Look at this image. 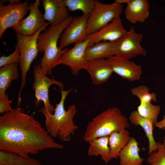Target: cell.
<instances>
[{
    "instance_id": "1",
    "label": "cell",
    "mask_w": 165,
    "mask_h": 165,
    "mask_svg": "<svg viewBox=\"0 0 165 165\" xmlns=\"http://www.w3.org/2000/svg\"><path fill=\"white\" fill-rule=\"evenodd\" d=\"M41 124L19 107L0 116V150L25 158L49 148L62 149Z\"/></svg>"
},
{
    "instance_id": "2",
    "label": "cell",
    "mask_w": 165,
    "mask_h": 165,
    "mask_svg": "<svg viewBox=\"0 0 165 165\" xmlns=\"http://www.w3.org/2000/svg\"><path fill=\"white\" fill-rule=\"evenodd\" d=\"M73 90H64L61 89V98L57 104L54 113L51 114L43 107L40 112L45 116L46 131L52 137H58L64 141L71 140V135H74L78 126L74 122L73 118L77 111L75 105L69 106L67 110L64 108V103L68 94Z\"/></svg>"
},
{
    "instance_id": "3",
    "label": "cell",
    "mask_w": 165,
    "mask_h": 165,
    "mask_svg": "<svg viewBox=\"0 0 165 165\" xmlns=\"http://www.w3.org/2000/svg\"><path fill=\"white\" fill-rule=\"evenodd\" d=\"M73 18L70 16L67 20L58 24L50 26L40 33L37 39V47L40 53H44L40 61L41 70L45 75H51L52 69L60 64L62 55L68 50L62 49L57 46V41L61 34Z\"/></svg>"
},
{
    "instance_id": "4",
    "label": "cell",
    "mask_w": 165,
    "mask_h": 165,
    "mask_svg": "<svg viewBox=\"0 0 165 165\" xmlns=\"http://www.w3.org/2000/svg\"><path fill=\"white\" fill-rule=\"evenodd\" d=\"M127 118L117 107L109 108L94 118L88 123L83 136L88 142L94 139L109 136L112 133L128 128Z\"/></svg>"
},
{
    "instance_id": "5",
    "label": "cell",
    "mask_w": 165,
    "mask_h": 165,
    "mask_svg": "<svg viewBox=\"0 0 165 165\" xmlns=\"http://www.w3.org/2000/svg\"><path fill=\"white\" fill-rule=\"evenodd\" d=\"M47 23L38 31L31 36H25L20 34H16L17 46L20 55V68L21 71V83L19 91L17 104L20 105L21 101V93L26 84L27 73L31 65L36 58L39 52L37 47V39L40 33L46 29L49 25Z\"/></svg>"
},
{
    "instance_id": "6",
    "label": "cell",
    "mask_w": 165,
    "mask_h": 165,
    "mask_svg": "<svg viewBox=\"0 0 165 165\" xmlns=\"http://www.w3.org/2000/svg\"><path fill=\"white\" fill-rule=\"evenodd\" d=\"M123 8V5L115 2L104 4L95 0L94 7L87 22V35L97 31L116 18L120 16Z\"/></svg>"
},
{
    "instance_id": "7",
    "label": "cell",
    "mask_w": 165,
    "mask_h": 165,
    "mask_svg": "<svg viewBox=\"0 0 165 165\" xmlns=\"http://www.w3.org/2000/svg\"><path fill=\"white\" fill-rule=\"evenodd\" d=\"M143 38V35L136 33L134 27L131 26L123 36L114 42V56L129 59L138 56H146L145 50L140 45Z\"/></svg>"
},
{
    "instance_id": "8",
    "label": "cell",
    "mask_w": 165,
    "mask_h": 165,
    "mask_svg": "<svg viewBox=\"0 0 165 165\" xmlns=\"http://www.w3.org/2000/svg\"><path fill=\"white\" fill-rule=\"evenodd\" d=\"M7 5L0 2V38L8 28L16 25L24 19L29 10L27 1L9 0Z\"/></svg>"
},
{
    "instance_id": "9",
    "label": "cell",
    "mask_w": 165,
    "mask_h": 165,
    "mask_svg": "<svg viewBox=\"0 0 165 165\" xmlns=\"http://www.w3.org/2000/svg\"><path fill=\"white\" fill-rule=\"evenodd\" d=\"M33 75L34 82L32 86L35 91L36 104L40 101L44 102V108L49 112L53 114L55 110L54 106L51 105L49 97V89L53 84L58 85L61 89H63L64 86L62 82L55 80L53 78H50L42 72L40 64H36L33 69Z\"/></svg>"
},
{
    "instance_id": "10",
    "label": "cell",
    "mask_w": 165,
    "mask_h": 165,
    "mask_svg": "<svg viewBox=\"0 0 165 165\" xmlns=\"http://www.w3.org/2000/svg\"><path fill=\"white\" fill-rule=\"evenodd\" d=\"M89 16V15H82L73 17L60 36L59 46L61 48L63 49L70 44L83 41L87 38Z\"/></svg>"
},
{
    "instance_id": "11",
    "label": "cell",
    "mask_w": 165,
    "mask_h": 165,
    "mask_svg": "<svg viewBox=\"0 0 165 165\" xmlns=\"http://www.w3.org/2000/svg\"><path fill=\"white\" fill-rule=\"evenodd\" d=\"M40 1L36 0L29 4V14L19 23L12 28L16 34L25 36H31L47 23L39 9Z\"/></svg>"
},
{
    "instance_id": "12",
    "label": "cell",
    "mask_w": 165,
    "mask_h": 165,
    "mask_svg": "<svg viewBox=\"0 0 165 165\" xmlns=\"http://www.w3.org/2000/svg\"><path fill=\"white\" fill-rule=\"evenodd\" d=\"M90 41V38L87 36L84 41L75 43L61 57L60 64L69 67L74 75L78 74L81 69H85L87 62L85 58V52Z\"/></svg>"
},
{
    "instance_id": "13",
    "label": "cell",
    "mask_w": 165,
    "mask_h": 165,
    "mask_svg": "<svg viewBox=\"0 0 165 165\" xmlns=\"http://www.w3.org/2000/svg\"><path fill=\"white\" fill-rule=\"evenodd\" d=\"M113 72L130 81L139 80L142 74L140 65L127 58L116 56L108 59Z\"/></svg>"
},
{
    "instance_id": "14",
    "label": "cell",
    "mask_w": 165,
    "mask_h": 165,
    "mask_svg": "<svg viewBox=\"0 0 165 165\" xmlns=\"http://www.w3.org/2000/svg\"><path fill=\"white\" fill-rule=\"evenodd\" d=\"M127 31L123 26L121 19L120 16L117 17L99 31L88 35L91 38L88 47L102 41L115 42Z\"/></svg>"
},
{
    "instance_id": "15",
    "label": "cell",
    "mask_w": 165,
    "mask_h": 165,
    "mask_svg": "<svg viewBox=\"0 0 165 165\" xmlns=\"http://www.w3.org/2000/svg\"><path fill=\"white\" fill-rule=\"evenodd\" d=\"M42 2L44 19L51 26L59 24L69 17L64 0H43Z\"/></svg>"
},
{
    "instance_id": "16",
    "label": "cell",
    "mask_w": 165,
    "mask_h": 165,
    "mask_svg": "<svg viewBox=\"0 0 165 165\" xmlns=\"http://www.w3.org/2000/svg\"><path fill=\"white\" fill-rule=\"evenodd\" d=\"M85 70L90 75L93 83L96 86L105 83L113 73L108 59L87 61Z\"/></svg>"
},
{
    "instance_id": "17",
    "label": "cell",
    "mask_w": 165,
    "mask_h": 165,
    "mask_svg": "<svg viewBox=\"0 0 165 165\" xmlns=\"http://www.w3.org/2000/svg\"><path fill=\"white\" fill-rule=\"evenodd\" d=\"M150 5L147 0H130L125 10L126 19L130 23H144L148 18Z\"/></svg>"
},
{
    "instance_id": "18",
    "label": "cell",
    "mask_w": 165,
    "mask_h": 165,
    "mask_svg": "<svg viewBox=\"0 0 165 165\" xmlns=\"http://www.w3.org/2000/svg\"><path fill=\"white\" fill-rule=\"evenodd\" d=\"M129 119L133 125L139 126L144 130L148 141V155L156 151L158 148V142H156L154 138L153 131L154 125L152 122L141 116L137 110L134 111L130 113Z\"/></svg>"
},
{
    "instance_id": "19",
    "label": "cell",
    "mask_w": 165,
    "mask_h": 165,
    "mask_svg": "<svg viewBox=\"0 0 165 165\" xmlns=\"http://www.w3.org/2000/svg\"><path fill=\"white\" fill-rule=\"evenodd\" d=\"M135 138H131L119 155V165H142L144 159L140 157V148Z\"/></svg>"
},
{
    "instance_id": "20",
    "label": "cell",
    "mask_w": 165,
    "mask_h": 165,
    "mask_svg": "<svg viewBox=\"0 0 165 165\" xmlns=\"http://www.w3.org/2000/svg\"><path fill=\"white\" fill-rule=\"evenodd\" d=\"M109 136L97 138L88 142V154L89 156L100 155L101 159L107 164L112 159L109 145Z\"/></svg>"
},
{
    "instance_id": "21",
    "label": "cell",
    "mask_w": 165,
    "mask_h": 165,
    "mask_svg": "<svg viewBox=\"0 0 165 165\" xmlns=\"http://www.w3.org/2000/svg\"><path fill=\"white\" fill-rule=\"evenodd\" d=\"M114 42L102 41L88 47L85 52L87 61L97 59H105L115 55Z\"/></svg>"
},
{
    "instance_id": "22",
    "label": "cell",
    "mask_w": 165,
    "mask_h": 165,
    "mask_svg": "<svg viewBox=\"0 0 165 165\" xmlns=\"http://www.w3.org/2000/svg\"><path fill=\"white\" fill-rule=\"evenodd\" d=\"M131 137L126 129L115 131L109 136V145L112 159L119 157L120 152L130 140Z\"/></svg>"
},
{
    "instance_id": "23",
    "label": "cell",
    "mask_w": 165,
    "mask_h": 165,
    "mask_svg": "<svg viewBox=\"0 0 165 165\" xmlns=\"http://www.w3.org/2000/svg\"><path fill=\"white\" fill-rule=\"evenodd\" d=\"M18 63L13 64L0 68V97L5 96L6 91L9 87L13 81L20 76Z\"/></svg>"
},
{
    "instance_id": "24",
    "label": "cell",
    "mask_w": 165,
    "mask_h": 165,
    "mask_svg": "<svg viewBox=\"0 0 165 165\" xmlns=\"http://www.w3.org/2000/svg\"><path fill=\"white\" fill-rule=\"evenodd\" d=\"M0 165H42L39 161L33 158H25L14 153L0 150Z\"/></svg>"
},
{
    "instance_id": "25",
    "label": "cell",
    "mask_w": 165,
    "mask_h": 165,
    "mask_svg": "<svg viewBox=\"0 0 165 165\" xmlns=\"http://www.w3.org/2000/svg\"><path fill=\"white\" fill-rule=\"evenodd\" d=\"M68 10L81 11L83 14L89 15L95 4L94 0H64Z\"/></svg>"
},
{
    "instance_id": "26",
    "label": "cell",
    "mask_w": 165,
    "mask_h": 165,
    "mask_svg": "<svg viewBox=\"0 0 165 165\" xmlns=\"http://www.w3.org/2000/svg\"><path fill=\"white\" fill-rule=\"evenodd\" d=\"M160 110V106L154 105L151 102H140L137 108L139 114L142 117L151 120L154 126L158 122L157 118Z\"/></svg>"
},
{
    "instance_id": "27",
    "label": "cell",
    "mask_w": 165,
    "mask_h": 165,
    "mask_svg": "<svg viewBox=\"0 0 165 165\" xmlns=\"http://www.w3.org/2000/svg\"><path fill=\"white\" fill-rule=\"evenodd\" d=\"M149 88L145 85H142L132 88L130 89L132 94L137 97L140 102H151L153 101L157 102L156 94L154 93H150Z\"/></svg>"
},
{
    "instance_id": "28",
    "label": "cell",
    "mask_w": 165,
    "mask_h": 165,
    "mask_svg": "<svg viewBox=\"0 0 165 165\" xmlns=\"http://www.w3.org/2000/svg\"><path fill=\"white\" fill-rule=\"evenodd\" d=\"M149 165H165V147L158 142L157 150L149 155L146 160Z\"/></svg>"
},
{
    "instance_id": "29",
    "label": "cell",
    "mask_w": 165,
    "mask_h": 165,
    "mask_svg": "<svg viewBox=\"0 0 165 165\" xmlns=\"http://www.w3.org/2000/svg\"><path fill=\"white\" fill-rule=\"evenodd\" d=\"M20 55L18 48L16 45L15 50L11 54L8 56L3 54L0 57V67L13 64L19 63Z\"/></svg>"
},
{
    "instance_id": "30",
    "label": "cell",
    "mask_w": 165,
    "mask_h": 165,
    "mask_svg": "<svg viewBox=\"0 0 165 165\" xmlns=\"http://www.w3.org/2000/svg\"><path fill=\"white\" fill-rule=\"evenodd\" d=\"M7 94L5 96L0 97V113L2 115L5 113L10 112L13 110L10 105V104L12 103V101L9 100Z\"/></svg>"
},
{
    "instance_id": "31",
    "label": "cell",
    "mask_w": 165,
    "mask_h": 165,
    "mask_svg": "<svg viewBox=\"0 0 165 165\" xmlns=\"http://www.w3.org/2000/svg\"><path fill=\"white\" fill-rule=\"evenodd\" d=\"M154 126L158 128L159 130L165 129V115L163 116V118L161 121L158 122L154 125Z\"/></svg>"
},
{
    "instance_id": "32",
    "label": "cell",
    "mask_w": 165,
    "mask_h": 165,
    "mask_svg": "<svg viewBox=\"0 0 165 165\" xmlns=\"http://www.w3.org/2000/svg\"><path fill=\"white\" fill-rule=\"evenodd\" d=\"M129 1L130 0H116L114 2L118 4L123 5V4L124 3L127 4Z\"/></svg>"
},
{
    "instance_id": "33",
    "label": "cell",
    "mask_w": 165,
    "mask_h": 165,
    "mask_svg": "<svg viewBox=\"0 0 165 165\" xmlns=\"http://www.w3.org/2000/svg\"><path fill=\"white\" fill-rule=\"evenodd\" d=\"M162 144L165 147V135L164 137L163 142Z\"/></svg>"
}]
</instances>
